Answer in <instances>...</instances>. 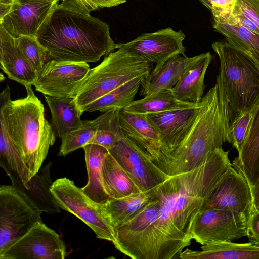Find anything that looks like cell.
<instances>
[{"label":"cell","instance_id":"obj_1","mask_svg":"<svg viewBox=\"0 0 259 259\" xmlns=\"http://www.w3.org/2000/svg\"><path fill=\"white\" fill-rule=\"evenodd\" d=\"M229 151H213L195 169L169 176L154 188L159 203L157 219L126 253L133 259L179 258L190 245L192 225L221 176L232 164Z\"/></svg>","mask_w":259,"mask_h":259},{"label":"cell","instance_id":"obj_2","mask_svg":"<svg viewBox=\"0 0 259 259\" xmlns=\"http://www.w3.org/2000/svg\"><path fill=\"white\" fill-rule=\"evenodd\" d=\"M35 37L58 61L96 62L116 49L106 22L59 3Z\"/></svg>","mask_w":259,"mask_h":259},{"label":"cell","instance_id":"obj_3","mask_svg":"<svg viewBox=\"0 0 259 259\" xmlns=\"http://www.w3.org/2000/svg\"><path fill=\"white\" fill-rule=\"evenodd\" d=\"M25 97L12 100L7 85L0 94V118L20 152L31 178L38 172L56 135L45 116V109L31 85L25 86Z\"/></svg>","mask_w":259,"mask_h":259},{"label":"cell","instance_id":"obj_4","mask_svg":"<svg viewBox=\"0 0 259 259\" xmlns=\"http://www.w3.org/2000/svg\"><path fill=\"white\" fill-rule=\"evenodd\" d=\"M212 48L220 60L215 85L229 143L235 122L259 103V64L226 39L213 42Z\"/></svg>","mask_w":259,"mask_h":259},{"label":"cell","instance_id":"obj_5","mask_svg":"<svg viewBox=\"0 0 259 259\" xmlns=\"http://www.w3.org/2000/svg\"><path fill=\"white\" fill-rule=\"evenodd\" d=\"M202 102L198 114L183 141L172 151L154 162L169 176L199 166L213 151L223 148L227 142L215 85L203 96Z\"/></svg>","mask_w":259,"mask_h":259},{"label":"cell","instance_id":"obj_6","mask_svg":"<svg viewBox=\"0 0 259 259\" xmlns=\"http://www.w3.org/2000/svg\"><path fill=\"white\" fill-rule=\"evenodd\" d=\"M152 64L122 49L107 55L90 69L74 97L81 114L92 102L121 85L136 78L146 77Z\"/></svg>","mask_w":259,"mask_h":259},{"label":"cell","instance_id":"obj_7","mask_svg":"<svg viewBox=\"0 0 259 259\" xmlns=\"http://www.w3.org/2000/svg\"><path fill=\"white\" fill-rule=\"evenodd\" d=\"M51 191L57 205L83 221L97 238L112 242L114 241L115 229L100 204L89 198L73 181L66 177L58 178L53 183Z\"/></svg>","mask_w":259,"mask_h":259},{"label":"cell","instance_id":"obj_8","mask_svg":"<svg viewBox=\"0 0 259 259\" xmlns=\"http://www.w3.org/2000/svg\"><path fill=\"white\" fill-rule=\"evenodd\" d=\"M39 210L12 185L0 187V255L41 221Z\"/></svg>","mask_w":259,"mask_h":259},{"label":"cell","instance_id":"obj_9","mask_svg":"<svg viewBox=\"0 0 259 259\" xmlns=\"http://www.w3.org/2000/svg\"><path fill=\"white\" fill-rule=\"evenodd\" d=\"M248 220L233 211L209 208L200 211L191 232L192 239L202 245L221 241H233L247 236Z\"/></svg>","mask_w":259,"mask_h":259},{"label":"cell","instance_id":"obj_10","mask_svg":"<svg viewBox=\"0 0 259 259\" xmlns=\"http://www.w3.org/2000/svg\"><path fill=\"white\" fill-rule=\"evenodd\" d=\"M185 34L168 27L152 33H143L125 43L116 44V49H122L143 60L155 64L152 72L160 69L171 57L185 55L183 44Z\"/></svg>","mask_w":259,"mask_h":259},{"label":"cell","instance_id":"obj_11","mask_svg":"<svg viewBox=\"0 0 259 259\" xmlns=\"http://www.w3.org/2000/svg\"><path fill=\"white\" fill-rule=\"evenodd\" d=\"M66 255L60 236L41 221L10 245L0 259H64Z\"/></svg>","mask_w":259,"mask_h":259},{"label":"cell","instance_id":"obj_12","mask_svg":"<svg viewBox=\"0 0 259 259\" xmlns=\"http://www.w3.org/2000/svg\"><path fill=\"white\" fill-rule=\"evenodd\" d=\"M90 69L87 63L51 60L37 72L33 85L44 95L74 98Z\"/></svg>","mask_w":259,"mask_h":259},{"label":"cell","instance_id":"obj_13","mask_svg":"<svg viewBox=\"0 0 259 259\" xmlns=\"http://www.w3.org/2000/svg\"><path fill=\"white\" fill-rule=\"evenodd\" d=\"M215 208L237 213L249 221L252 210L251 188L233 165L221 176L201 209Z\"/></svg>","mask_w":259,"mask_h":259},{"label":"cell","instance_id":"obj_14","mask_svg":"<svg viewBox=\"0 0 259 259\" xmlns=\"http://www.w3.org/2000/svg\"><path fill=\"white\" fill-rule=\"evenodd\" d=\"M108 151L142 192L155 188L169 177L124 135Z\"/></svg>","mask_w":259,"mask_h":259},{"label":"cell","instance_id":"obj_15","mask_svg":"<svg viewBox=\"0 0 259 259\" xmlns=\"http://www.w3.org/2000/svg\"><path fill=\"white\" fill-rule=\"evenodd\" d=\"M60 0H14L2 25L12 36L35 37Z\"/></svg>","mask_w":259,"mask_h":259},{"label":"cell","instance_id":"obj_16","mask_svg":"<svg viewBox=\"0 0 259 259\" xmlns=\"http://www.w3.org/2000/svg\"><path fill=\"white\" fill-rule=\"evenodd\" d=\"M202 104L201 100L199 104L192 106L146 115L159 136L160 157L172 151L183 141L193 124Z\"/></svg>","mask_w":259,"mask_h":259},{"label":"cell","instance_id":"obj_17","mask_svg":"<svg viewBox=\"0 0 259 259\" xmlns=\"http://www.w3.org/2000/svg\"><path fill=\"white\" fill-rule=\"evenodd\" d=\"M120 125L123 135L136 145L153 162L161 153L159 136L148 120L147 115L120 110Z\"/></svg>","mask_w":259,"mask_h":259},{"label":"cell","instance_id":"obj_18","mask_svg":"<svg viewBox=\"0 0 259 259\" xmlns=\"http://www.w3.org/2000/svg\"><path fill=\"white\" fill-rule=\"evenodd\" d=\"M1 69L11 80L24 87L33 85L37 71L17 45L15 38L0 24Z\"/></svg>","mask_w":259,"mask_h":259},{"label":"cell","instance_id":"obj_19","mask_svg":"<svg viewBox=\"0 0 259 259\" xmlns=\"http://www.w3.org/2000/svg\"><path fill=\"white\" fill-rule=\"evenodd\" d=\"M200 57L201 54L191 57L178 54L171 57L160 69L143 78L140 95L145 97L161 89H172Z\"/></svg>","mask_w":259,"mask_h":259},{"label":"cell","instance_id":"obj_20","mask_svg":"<svg viewBox=\"0 0 259 259\" xmlns=\"http://www.w3.org/2000/svg\"><path fill=\"white\" fill-rule=\"evenodd\" d=\"M232 164L251 190L259 181V103L253 110L249 130L238 156Z\"/></svg>","mask_w":259,"mask_h":259},{"label":"cell","instance_id":"obj_21","mask_svg":"<svg viewBox=\"0 0 259 259\" xmlns=\"http://www.w3.org/2000/svg\"><path fill=\"white\" fill-rule=\"evenodd\" d=\"M158 200L154 196L148 204L127 223L115 229V239L112 243L120 252L126 254L144 232L158 218Z\"/></svg>","mask_w":259,"mask_h":259},{"label":"cell","instance_id":"obj_22","mask_svg":"<svg viewBox=\"0 0 259 259\" xmlns=\"http://www.w3.org/2000/svg\"><path fill=\"white\" fill-rule=\"evenodd\" d=\"M84 151L88 180L82 188L84 193L97 203L103 204L111 199L103 181V163L108 150L95 144H88L82 148Z\"/></svg>","mask_w":259,"mask_h":259},{"label":"cell","instance_id":"obj_23","mask_svg":"<svg viewBox=\"0 0 259 259\" xmlns=\"http://www.w3.org/2000/svg\"><path fill=\"white\" fill-rule=\"evenodd\" d=\"M202 251L186 248L179 256L181 259H259V246L250 242L221 241L202 245Z\"/></svg>","mask_w":259,"mask_h":259},{"label":"cell","instance_id":"obj_24","mask_svg":"<svg viewBox=\"0 0 259 259\" xmlns=\"http://www.w3.org/2000/svg\"><path fill=\"white\" fill-rule=\"evenodd\" d=\"M211 60L210 52L201 54L200 58L171 89L176 99L193 104H199L201 102L205 88V73Z\"/></svg>","mask_w":259,"mask_h":259},{"label":"cell","instance_id":"obj_25","mask_svg":"<svg viewBox=\"0 0 259 259\" xmlns=\"http://www.w3.org/2000/svg\"><path fill=\"white\" fill-rule=\"evenodd\" d=\"M50 162L41 167L28 182V188L15 181L12 185L23 193L42 212L49 213L60 212V208L56 203L51 191L53 184L50 176Z\"/></svg>","mask_w":259,"mask_h":259},{"label":"cell","instance_id":"obj_26","mask_svg":"<svg viewBox=\"0 0 259 259\" xmlns=\"http://www.w3.org/2000/svg\"><path fill=\"white\" fill-rule=\"evenodd\" d=\"M154 188L119 198H111L101 207L116 229L128 222L151 201Z\"/></svg>","mask_w":259,"mask_h":259},{"label":"cell","instance_id":"obj_27","mask_svg":"<svg viewBox=\"0 0 259 259\" xmlns=\"http://www.w3.org/2000/svg\"><path fill=\"white\" fill-rule=\"evenodd\" d=\"M213 27L229 43L259 64V34L240 25L230 14L226 19L213 18Z\"/></svg>","mask_w":259,"mask_h":259},{"label":"cell","instance_id":"obj_28","mask_svg":"<svg viewBox=\"0 0 259 259\" xmlns=\"http://www.w3.org/2000/svg\"><path fill=\"white\" fill-rule=\"evenodd\" d=\"M51 113L52 127L56 136L64 134L78 127L81 123V114L73 97H55L45 95Z\"/></svg>","mask_w":259,"mask_h":259},{"label":"cell","instance_id":"obj_29","mask_svg":"<svg viewBox=\"0 0 259 259\" xmlns=\"http://www.w3.org/2000/svg\"><path fill=\"white\" fill-rule=\"evenodd\" d=\"M0 166L10 180L20 182L28 188L30 180L28 168L20 152L8 133L3 119L0 118Z\"/></svg>","mask_w":259,"mask_h":259},{"label":"cell","instance_id":"obj_30","mask_svg":"<svg viewBox=\"0 0 259 259\" xmlns=\"http://www.w3.org/2000/svg\"><path fill=\"white\" fill-rule=\"evenodd\" d=\"M105 190L111 198H119L142 191L126 171L108 153L103 163Z\"/></svg>","mask_w":259,"mask_h":259},{"label":"cell","instance_id":"obj_31","mask_svg":"<svg viewBox=\"0 0 259 259\" xmlns=\"http://www.w3.org/2000/svg\"><path fill=\"white\" fill-rule=\"evenodd\" d=\"M195 104H197L178 100L171 89H161L141 99L134 100L122 110L132 113L147 115Z\"/></svg>","mask_w":259,"mask_h":259},{"label":"cell","instance_id":"obj_32","mask_svg":"<svg viewBox=\"0 0 259 259\" xmlns=\"http://www.w3.org/2000/svg\"><path fill=\"white\" fill-rule=\"evenodd\" d=\"M145 77L133 79L101 96L90 104L85 112H105L114 109H124L134 101Z\"/></svg>","mask_w":259,"mask_h":259},{"label":"cell","instance_id":"obj_33","mask_svg":"<svg viewBox=\"0 0 259 259\" xmlns=\"http://www.w3.org/2000/svg\"><path fill=\"white\" fill-rule=\"evenodd\" d=\"M120 109L105 112L93 120L96 133L88 144L101 145L109 150L123 136L120 119Z\"/></svg>","mask_w":259,"mask_h":259},{"label":"cell","instance_id":"obj_34","mask_svg":"<svg viewBox=\"0 0 259 259\" xmlns=\"http://www.w3.org/2000/svg\"><path fill=\"white\" fill-rule=\"evenodd\" d=\"M93 120H82L81 124L61 138L62 143L58 155L65 156L88 144L96 133Z\"/></svg>","mask_w":259,"mask_h":259},{"label":"cell","instance_id":"obj_35","mask_svg":"<svg viewBox=\"0 0 259 259\" xmlns=\"http://www.w3.org/2000/svg\"><path fill=\"white\" fill-rule=\"evenodd\" d=\"M18 46L38 72L45 64L48 56L47 49L36 37L23 36L16 38Z\"/></svg>","mask_w":259,"mask_h":259},{"label":"cell","instance_id":"obj_36","mask_svg":"<svg viewBox=\"0 0 259 259\" xmlns=\"http://www.w3.org/2000/svg\"><path fill=\"white\" fill-rule=\"evenodd\" d=\"M61 6L78 12L90 14V12L103 8L118 6L126 0H61Z\"/></svg>","mask_w":259,"mask_h":259},{"label":"cell","instance_id":"obj_37","mask_svg":"<svg viewBox=\"0 0 259 259\" xmlns=\"http://www.w3.org/2000/svg\"><path fill=\"white\" fill-rule=\"evenodd\" d=\"M253 110L243 114L234 124L230 135L229 143L239 152L248 133Z\"/></svg>","mask_w":259,"mask_h":259},{"label":"cell","instance_id":"obj_38","mask_svg":"<svg viewBox=\"0 0 259 259\" xmlns=\"http://www.w3.org/2000/svg\"><path fill=\"white\" fill-rule=\"evenodd\" d=\"M231 14L245 17L259 29V0H234Z\"/></svg>","mask_w":259,"mask_h":259},{"label":"cell","instance_id":"obj_39","mask_svg":"<svg viewBox=\"0 0 259 259\" xmlns=\"http://www.w3.org/2000/svg\"><path fill=\"white\" fill-rule=\"evenodd\" d=\"M247 236L249 242L259 246V210L251 212L248 223Z\"/></svg>","mask_w":259,"mask_h":259},{"label":"cell","instance_id":"obj_40","mask_svg":"<svg viewBox=\"0 0 259 259\" xmlns=\"http://www.w3.org/2000/svg\"><path fill=\"white\" fill-rule=\"evenodd\" d=\"M252 195V211L259 210V181L251 189Z\"/></svg>","mask_w":259,"mask_h":259},{"label":"cell","instance_id":"obj_41","mask_svg":"<svg viewBox=\"0 0 259 259\" xmlns=\"http://www.w3.org/2000/svg\"><path fill=\"white\" fill-rule=\"evenodd\" d=\"M14 0H0V19L10 11Z\"/></svg>","mask_w":259,"mask_h":259},{"label":"cell","instance_id":"obj_42","mask_svg":"<svg viewBox=\"0 0 259 259\" xmlns=\"http://www.w3.org/2000/svg\"><path fill=\"white\" fill-rule=\"evenodd\" d=\"M200 2L205 6L207 8H208L210 11L212 9V6L210 3V0H200Z\"/></svg>","mask_w":259,"mask_h":259}]
</instances>
